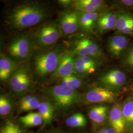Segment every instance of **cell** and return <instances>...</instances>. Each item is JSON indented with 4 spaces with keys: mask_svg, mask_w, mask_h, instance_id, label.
<instances>
[{
    "mask_svg": "<svg viewBox=\"0 0 133 133\" xmlns=\"http://www.w3.org/2000/svg\"><path fill=\"white\" fill-rule=\"evenodd\" d=\"M38 112L43 117L44 124L50 123L53 116L52 106L48 102H41L38 108Z\"/></svg>",
    "mask_w": 133,
    "mask_h": 133,
    "instance_id": "obj_18",
    "label": "cell"
},
{
    "mask_svg": "<svg viewBox=\"0 0 133 133\" xmlns=\"http://www.w3.org/2000/svg\"><path fill=\"white\" fill-rule=\"evenodd\" d=\"M65 51L59 47L52 50L37 53L34 58V66L36 74L45 77L57 69Z\"/></svg>",
    "mask_w": 133,
    "mask_h": 133,
    "instance_id": "obj_2",
    "label": "cell"
},
{
    "mask_svg": "<svg viewBox=\"0 0 133 133\" xmlns=\"http://www.w3.org/2000/svg\"><path fill=\"white\" fill-rule=\"evenodd\" d=\"M120 33H122L124 34H127V35L133 33V19Z\"/></svg>",
    "mask_w": 133,
    "mask_h": 133,
    "instance_id": "obj_29",
    "label": "cell"
},
{
    "mask_svg": "<svg viewBox=\"0 0 133 133\" xmlns=\"http://www.w3.org/2000/svg\"><path fill=\"white\" fill-rule=\"evenodd\" d=\"M46 15V10L41 5L26 3L10 10L6 16V22L12 28L23 29L38 24Z\"/></svg>",
    "mask_w": 133,
    "mask_h": 133,
    "instance_id": "obj_1",
    "label": "cell"
},
{
    "mask_svg": "<svg viewBox=\"0 0 133 133\" xmlns=\"http://www.w3.org/2000/svg\"><path fill=\"white\" fill-rule=\"evenodd\" d=\"M117 15L112 12L101 14L97 19L96 26L100 33H105L116 28Z\"/></svg>",
    "mask_w": 133,
    "mask_h": 133,
    "instance_id": "obj_13",
    "label": "cell"
},
{
    "mask_svg": "<svg viewBox=\"0 0 133 133\" xmlns=\"http://www.w3.org/2000/svg\"><path fill=\"white\" fill-rule=\"evenodd\" d=\"M107 130L106 129H102L100 131L99 133H107Z\"/></svg>",
    "mask_w": 133,
    "mask_h": 133,
    "instance_id": "obj_35",
    "label": "cell"
},
{
    "mask_svg": "<svg viewBox=\"0 0 133 133\" xmlns=\"http://www.w3.org/2000/svg\"><path fill=\"white\" fill-rule=\"evenodd\" d=\"M1 133H23L19 127L10 121H8L1 130Z\"/></svg>",
    "mask_w": 133,
    "mask_h": 133,
    "instance_id": "obj_26",
    "label": "cell"
},
{
    "mask_svg": "<svg viewBox=\"0 0 133 133\" xmlns=\"http://www.w3.org/2000/svg\"><path fill=\"white\" fill-rule=\"evenodd\" d=\"M107 133H118L114 129L112 128L107 129Z\"/></svg>",
    "mask_w": 133,
    "mask_h": 133,
    "instance_id": "obj_34",
    "label": "cell"
},
{
    "mask_svg": "<svg viewBox=\"0 0 133 133\" xmlns=\"http://www.w3.org/2000/svg\"><path fill=\"white\" fill-rule=\"evenodd\" d=\"M116 95L109 89L95 87L88 91L86 94V99L91 103H111L114 102Z\"/></svg>",
    "mask_w": 133,
    "mask_h": 133,
    "instance_id": "obj_10",
    "label": "cell"
},
{
    "mask_svg": "<svg viewBox=\"0 0 133 133\" xmlns=\"http://www.w3.org/2000/svg\"><path fill=\"white\" fill-rule=\"evenodd\" d=\"M101 84L109 88H118L123 85L126 81L125 73L119 70H112L101 75Z\"/></svg>",
    "mask_w": 133,
    "mask_h": 133,
    "instance_id": "obj_9",
    "label": "cell"
},
{
    "mask_svg": "<svg viewBox=\"0 0 133 133\" xmlns=\"http://www.w3.org/2000/svg\"><path fill=\"white\" fill-rule=\"evenodd\" d=\"M41 102L38 98L34 97L33 98L26 104L20 106V109L22 111H29L34 109H38Z\"/></svg>",
    "mask_w": 133,
    "mask_h": 133,
    "instance_id": "obj_28",
    "label": "cell"
},
{
    "mask_svg": "<svg viewBox=\"0 0 133 133\" xmlns=\"http://www.w3.org/2000/svg\"><path fill=\"white\" fill-rule=\"evenodd\" d=\"M20 121L27 127H35L43 122V117L39 112H30L21 116Z\"/></svg>",
    "mask_w": 133,
    "mask_h": 133,
    "instance_id": "obj_17",
    "label": "cell"
},
{
    "mask_svg": "<svg viewBox=\"0 0 133 133\" xmlns=\"http://www.w3.org/2000/svg\"><path fill=\"white\" fill-rule=\"evenodd\" d=\"M11 110V105L6 97L1 95L0 97V114L6 115L9 114Z\"/></svg>",
    "mask_w": 133,
    "mask_h": 133,
    "instance_id": "obj_24",
    "label": "cell"
},
{
    "mask_svg": "<svg viewBox=\"0 0 133 133\" xmlns=\"http://www.w3.org/2000/svg\"><path fill=\"white\" fill-rule=\"evenodd\" d=\"M86 123V119L81 113L73 114L68 118L66 121V125L71 127H82L85 126Z\"/></svg>",
    "mask_w": 133,
    "mask_h": 133,
    "instance_id": "obj_19",
    "label": "cell"
},
{
    "mask_svg": "<svg viewBox=\"0 0 133 133\" xmlns=\"http://www.w3.org/2000/svg\"><path fill=\"white\" fill-rule=\"evenodd\" d=\"M47 94L55 105L60 108L69 107L81 99V95L76 89L61 84L48 88Z\"/></svg>",
    "mask_w": 133,
    "mask_h": 133,
    "instance_id": "obj_4",
    "label": "cell"
},
{
    "mask_svg": "<svg viewBox=\"0 0 133 133\" xmlns=\"http://www.w3.org/2000/svg\"><path fill=\"white\" fill-rule=\"evenodd\" d=\"M109 122L111 128L117 133H123L126 123L120 104H116L111 108L109 114Z\"/></svg>",
    "mask_w": 133,
    "mask_h": 133,
    "instance_id": "obj_11",
    "label": "cell"
},
{
    "mask_svg": "<svg viewBox=\"0 0 133 133\" xmlns=\"http://www.w3.org/2000/svg\"><path fill=\"white\" fill-rule=\"evenodd\" d=\"M82 81L81 79L72 75L62 78L61 85L67 86L71 88L76 89L81 87Z\"/></svg>",
    "mask_w": 133,
    "mask_h": 133,
    "instance_id": "obj_22",
    "label": "cell"
},
{
    "mask_svg": "<svg viewBox=\"0 0 133 133\" xmlns=\"http://www.w3.org/2000/svg\"><path fill=\"white\" fill-rule=\"evenodd\" d=\"M122 112L126 123L133 124V100L128 101L124 104Z\"/></svg>",
    "mask_w": 133,
    "mask_h": 133,
    "instance_id": "obj_21",
    "label": "cell"
},
{
    "mask_svg": "<svg viewBox=\"0 0 133 133\" xmlns=\"http://www.w3.org/2000/svg\"><path fill=\"white\" fill-rule=\"evenodd\" d=\"M31 80L30 78V76L29 75L18 84L11 87V88L15 92H23L26 90L27 89H28L30 86L31 85Z\"/></svg>",
    "mask_w": 133,
    "mask_h": 133,
    "instance_id": "obj_25",
    "label": "cell"
},
{
    "mask_svg": "<svg viewBox=\"0 0 133 133\" xmlns=\"http://www.w3.org/2000/svg\"><path fill=\"white\" fill-rule=\"evenodd\" d=\"M60 3L64 5H69L70 4H71L72 1H66V0H64V1H60Z\"/></svg>",
    "mask_w": 133,
    "mask_h": 133,
    "instance_id": "obj_33",
    "label": "cell"
},
{
    "mask_svg": "<svg viewBox=\"0 0 133 133\" xmlns=\"http://www.w3.org/2000/svg\"><path fill=\"white\" fill-rule=\"evenodd\" d=\"M81 57L83 62L85 63L86 65L90 70L91 73H93L95 71L98 65L97 60L96 58L89 56Z\"/></svg>",
    "mask_w": 133,
    "mask_h": 133,
    "instance_id": "obj_27",
    "label": "cell"
},
{
    "mask_svg": "<svg viewBox=\"0 0 133 133\" xmlns=\"http://www.w3.org/2000/svg\"><path fill=\"white\" fill-rule=\"evenodd\" d=\"M59 25L63 34L71 35L79 28L78 14L77 11H64L60 14Z\"/></svg>",
    "mask_w": 133,
    "mask_h": 133,
    "instance_id": "obj_8",
    "label": "cell"
},
{
    "mask_svg": "<svg viewBox=\"0 0 133 133\" xmlns=\"http://www.w3.org/2000/svg\"><path fill=\"white\" fill-rule=\"evenodd\" d=\"M75 55L72 51H65L57 69L53 73L51 77L53 78L62 79L72 75V73L75 72V64L76 58Z\"/></svg>",
    "mask_w": 133,
    "mask_h": 133,
    "instance_id": "obj_7",
    "label": "cell"
},
{
    "mask_svg": "<svg viewBox=\"0 0 133 133\" xmlns=\"http://www.w3.org/2000/svg\"><path fill=\"white\" fill-rule=\"evenodd\" d=\"M62 34L59 24L51 22L39 27L33 34L32 41L38 48H48L56 43Z\"/></svg>",
    "mask_w": 133,
    "mask_h": 133,
    "instance_id": "obj_3",
    "label": "cell"
},
{
    "mask_svg": "<svg viewBox=\"0 0 133 133\" xmlns=\"http://www.w3.org/2000/svg\"><path fill=\"white\" fill-rule=\"evenodd\" d=\"M133 19V15L128 12L120 14L117 15L115 29L118 32H120Z\"/></svg>",
    "mask_w": 133,
    "mask_h": 133,
    "instance_id": "obj_20",
    "label": "cell"
},
{
    "mask_svg": "<svg viewBox=\"0 0 133 133\" xmlns=\"http://www.w3.org/2000/svg\"><path fill=\"white\" fill-rule=\"evenodd\" d=\"M34 96L32 95H28L25 97H24L21 100L20 103V106H22L23 105L26 104L28 103L29 102H30L31 100H32Z\"/></svg>",
    "mask_w": 133,
    "mask_h": 133,
    "instance_id": "obj_30",
    "label": "cell"
},
{
    "mask_svg": "<svg viewBox=\"0 0 133 133\" xmlns=\"http://www.w3.org/2000/svg\"><path fill=\"white\" fill-rule=\"evenodd\" d=\"M127 62L130 66L133 67V47L129 53L127 58Z\"/></svg>",
    "mask_w": 133,
    "mask_h": 133,
    "instance_id": "obj_31",
    "label": "cell"
},
{
    "mask_svg": "<svg viewBox=\"0 0 133 133\" xmlns=\"http://www.w3.org/2000/svg\"><path fill=\"white\" fill-rule=\"evenodd\" d=\"M75 54L78 57H99L102 55L101 50L98 44L88 38H81L76 39L72 44Z\"/></svg>",
    "mask_w": 133,
    "mask_h": 133,
    "instance_id": "obj_6",
    "label": "cell"
},
{
    "mask_svg": "<svg viewBox=\"0 0 133 133\" xmlns=\"http://www.w3.org/2000/svg\"><path fill=\"white\" fill-rule=\"evenodd\" d=\"M129 41L125 36L116 35L109 39L108 42V49L110 54L115 57H118L127 48Z\"/></svg>",
    "mask_w": 133,
    "mask_h": 133,
    "instance_id": "obj_14",
    "label": "cell"
},
{
    "mask_svg": "<svg viewBox=\"0 0 133 133\" xmlns=\"http://www.w3.org/2000/svg\"><path fill=\"white\" fill-rule=\"evenodd\" d=\"M16 64L14 61L5 55H1L0 58V79L6 81L12 75L14 71Z\"/></svg>",
    "mask_w": 133,
    "mask_h": 133,
    "instance_id": "obj_15",
    "label": "cell"
},
{
    "mask_svg": "<svg viewBox=\"0 0 133 133\" xmlns=\"http://www.w3.org/2000/svg\"><path fill=\"white\" fill-rule=\"evenodd\" d=\"M78 11L79 28L85 32H91L100 15L99 12H84Z\"/></svg>",
    "mask_w": 133,
    "mask_h": 133,
    "instance_id": "obj_12",
    "label": "cell"
},
{
    "mask_svg": "<svg viewBox=\"0 0 133 133\" xmlns=\"http://www.w3.org/2000/svg\"><path fill=\"white\" fill-rule=\"evenodd\" d=\"M33 48L31 38L25 35L15 37L10 42L8 50L10 55L15 60L22 61L30 57Z\"/></svg>",
    "mask_w": 133,
    "mask_h": 133,
    "instance_id": "obj_5",
    "label": "cell"
},
{
    "mask_svg": "<svg viewBox=\"0 0 133 133\" xmlns=\"http://www.w3.org/2000/svg\"><path fill=\"white\" fill-rule=\"evenodd\" d=\"M121 3L123 4L124 5H125L126 6H131L133 5V0H124V1H121Z\"/></svg>",
    "mask_w": 133,
    "mask_h": 133,
    "instance_id": "obj_32",
    "label": "cell"
},
{
    "mask_svg": "<svg viewBox=\"0 0 133 133\" xmlns=\"http://www.w3.org/2000/svg\"><path fill=\"white\" fill-rule=\"evenodd\" d=\"M108 108L105 105H96L91 108L89 116L91 120L97 123H102L106 117Z\"/></svg>",
    "mask_w": 133,
    "mask_h": 133,
    "instance_id": "obj_16",
    "label": "cell"
},
{
    "mask_svg": "<svg viewBox=\"0 0 133 133\" xmlns=\"http://www.w3.org/2000/svg\"></svg>",
    "mask_w": 133,
    "mask_h": 133,
    "instance_id": "obj_36",
    "label": "cell"
},
{
    "mask_svg": "<svg viewBox=\"0 0 133 133\" xmlns=\"http://www.w3.org/2000/svg\"><path fill=\"white\" fill-rule=\"evenodd\" d=\"M75 71V72L81 76H85L91 74L90 71L81 57H78L76 59Z\"/></svg>",
    "mask_w": 133,
    "mask_h": 133,
    "instance_id": "obj_23",
    "label": "cell"
}]
</instances>
